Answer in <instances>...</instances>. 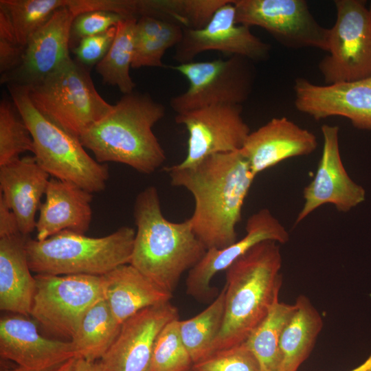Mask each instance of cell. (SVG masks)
Segmentation results:
<instances>
[{"instance_id": "d590c367", "label": "cell", "mask_w": 371, "mask_h": 371, "mask_svg": "<svg viewBox=\"0 0 371 371\" xmlns=\"http://www.w3.org/2000/svg\"><path fill=\"white\" fill-rule=\"evenodd\" d=\"M128 19L121 14L102 10L87 12L77 15L72 23L71 39L82 38L99 34Z\"/></svg>"}, {"instance_id": "e575fe53", "label": "cell", "mask_w": 371, "mask_h": 371, "mask_svg": "<svg viewBox=\"0 0 371 371\" xmlns=\"http://www.w3.org/2000/svg\"><path fill=\"white\" fill-rule=\"evenodd\" d=\"M193 371H261L260 363L245 342L217 350L194 363Z\"/></svg>"}, {"instance_id": "e0dca14e", "label": "cell", "mask_w": 371, "mask_h": 371, "mask_svg": "<svg viewBox=\"0 0 371 371\" xmlns=\"http://www.w3.org/2000/svg\"><path fill=\"white\" fill-rule=\"evenodd\" d=\"M179 318L170 302L144 308L125 320L100 361L109 371H149L155 341L164 326Z\"/></svg>"}, {"instance_id": "603a6c76", "label": "cell", "mask_w": 371, "mask_h": 371, "mask_svg": "<svg viewBox=\"0 0 371 371\" xmlns=\"http://www.w3.org/2000/svg\"><path fill=\"white\" fill-rule=\"evenodd\" d=\"M101 278L102 296L120 324L144 308L169 302L173 296L131 264L117 267Z\"/></svg>"}, {"instance_id": "b9f144b4", "label": "cell", "mask_w": 371, "mask_h": 371, "mask_svg": "<svg viewBox=\"0 0 371 371\" xmlns=\"http://www.w3.org/2000/svg\"><path fill=\"white\" fill-rule=\"evenodd\" d=\"M350 371H371V354L365 361Z\"/></svg>"}, {"instance_id": "1f68e13d", "label": "cell", "mask_w": 371, "mask_h": 371, "mask_svg": "<svg viewBox=\"0 0 371 371\" xmlns=\"http://www.w3.org/2000/svg\"><path fill=\"white\" fill-rule=\"evenodd\" d=\"M34 151L31 133L15 105L7 100L0 103V166Z\"/></svg>"}, {"instance_id": "484cf974", "label": "cell", "mask_w": 371, "mask_h": 371, "mask_svg": "<svg viewBox=\"0 0 371 371\" xmlns=\"http://www.w3.org/2000/svg\"><path fill=\"white\" fill-rule=\"evenodd\" d=\"M102 297L86 313L70 339L76 357L100 360L117 337L121 327Z\"/></svg>"}, {"instance_id": "277c9868", "label": "cell", "mask_w": 371, "mask_h": 371, "mask_svg": "<svg viewBox=\"0 0 371 371\" xmlns=\"http://www.w3.org/2000/svg\"><path fill=\"white\" fill-rule=\"evenodd\" d=\"M164 115L163 104L146 93L133 91L124 94L79 140L100 163H120L150 175L166 159L153 131Z\"/></svg>"}, {"instance_id": "9c48e42d", "label": "cell", "mask_w": 371, "mask_h": 371, "mask_svg": "<svg viewBox=\"0 0 371 371\" xmlns=\"http://www.w3.org/2000/svg\"><path fill=\"white\" fill-rule=\"evenodd\" d=\"M329 28L328 55L319 63L326 85L371 76V6L360 0H336Z\"/></svg>"}, {"instance_id": "d4e9b609", "label": "cell", "mask_w": 371, "mask_h": 371, "mask_svg": "<svg viewBox=\"0 0 371 371\" xmlns=\"http://www.w3.org/2000/svg\"><path fill=\"white\" fill-rule=\"evenodd\" d=\"M294 304L295 311L280 339L275 371H297L310 355L324 325L320 313L306 296H298Z\"/></svg>"}, {"instance_id": "7402d4cb", "label": "cell", "mask_w": 371, "mask_h": 371, "mask_svg": "<svg viewBox=\"0 0 371 371\" xmlns=\"http://www.w3.org/2000/svg\"><path fill=\"white\" fill-rule=\"evenodd\" d=\"M45 196L36 223V240H45L64 230L87 232L92 218V193L52 177Z\"/></svg>"}, {"instance_id": "52a82bcc", "label": "cell", "mask_w": 371, "mask_h": 371, "mask_svg": "<svg viewBox=\"0 0 371 371\" xmlns=\"http://www.w3.org/2000/svg\"><path fill=\"white\" fill-rule=\"evenodd\" d=\"M26 87L40 113L78 138L113 107L97 91L89 72L71 57L43 80Z\"/></svg>"}, {"instance_id": "2e32d148", "label": "cell", "mask_w": 371, "mask_h": 371, "mask_svg": "<svg viewBox=\"0 0 371 371\" xmlns=\"http://www.w3.org/2000/svg\"><path fill=\"white\" fill-rule=\"evenodd\" d=\"M293 89L299 111L316 120L341 116L358 129L371 130V76L325 85L299 78Z\"/></svg>"}, {"instance_id": "5b68a950", "label": "cell", "mask_w": 371, "mask_h": 371, "mask_svg": "<svg viewBox=\"0 0 371 371\" xmlns=\"http://www.w3.org/2000/svg\"><path fill=\"white\" fill-rule=\"evenodd\" d=\"M135 236L128 226L98 238L64 230L43 240L27 237L25 250L36 274L102 276L130 263Z\"/></svg>"}, {"instance_id": "ba28073f", "label": "cell", "mask_w": 371, "mask_h": 371, "mask_svg": "<svg viewBox=\"0 0 371 371\" xmlns=\"http://www.w3.org/2000/svg\"><path fill=\"white\" fill-rule=\"evenodd\" d=\"M250 60L232 56L226 60L190 62L172 69L188 81V89L170 100L181 114L215 105H241L249 97L254 75Z\"/></svg>"}, {"instance_id": "ac0fdd59", "label": "cell", "mask_w": 371, "mask_h": 371, "mask_svg": "<svg viewBox=\"0 0 371 371\" xmlns=\"http://www.w3.org/2000/svg\"><path fill=\"white\" fill-rule=\"evenodd\" d=\"M75 17L67 5L56 10L30 37L21 65L12 72L1 75V83L32 86L70 58L71 29Z\"/></svg>"}, {"instance_id": "836d02e7", "label": "cell", "mask_w": 371, "mask_h": 371, "mask_svg": "<svg viewBox=\"0 0 371 371\" xmlns=\"http://www.w3.org/2000/svg\"><path fill=\"white\" fill-rule=\"evenodd\" d=\"M183 32V27L168 21L159 33L146 40L135 42L131 67H163L162 58L164 54L168 49L177 46L182 38Z\"/></svg>"}, {"instance_id": "ffe728a7", "label": "cell", "mask_w": 371, "mask_h": 371, "mask_svg": "<svg viewBox=\"0 0 371 371\" xmlns=\"http://www.w3.org/2000/svg\"><path fill=\"white\" fill-rule=\"evenodd\" d=\"M317 146L313 133L282 117L251 132L240 151L256 177L284 160L313 153Z\"/></svg>"}, {"instance_id": "4fadbf2b", "label": "cell", "mask_w": 371, "mask_h": 371, "mask_svg": "<svg viewBox=\"0 0 371 371\" xmlns=\"http://www.w3.org/2000/svg\"><path fill=\"white\" fill-rule=\"evenodd\" d=\"M210 50L258 61L268 58L270 45L254 35L249 27L236 23L234 0H229L204 27L183 28L182 38L175 47L173 59L185 64Z\"/></svg>"}, {"instance_id": "30bf717a", "label": "cell", "mask_w": 371, "mask_h": 371, "mask_svg": "<svg viewBox=\"0 0 371 371\" xmlns=\"http://www.w3.org/2000/svg\"><path fill=\"white\" fill-rule=\"evenodd\" d=\"M30 315L47 330L71 338L101 297V276L36 274Z\"/></svg>"}, {"instance_id": "60d3db41", "label": "cell", "mask_w": 371, "mask_h": 371, "mask_svg": "<svg viewBox=\"0 0 371 371\" xmlns=\"http://www.w3.org/2000/svg\"><path fill=\"white\" fill-rule=\"evenodd\" d=\"M77 358H71L49 371H75Z\"/></svg>"}, {"instance_id": "f546056e", "label": "cell", "mask_w": 371, "mask_h": 371, "mask_svg": "<svg viewBox=\"0 0 371 371\" xmlns=\"http://www.w3.org/2000/svg\"><path fill=\"white\" fill-rule=\"evenodd\" d=\"M295 309V304L277 302L245 341L258 359L261 371L276 370L280 339Z\"/></svg>"}, {"instance_id": "5bb4252c", "label": "cell", "mask_w": 371, "mask_h": 371, "mask_svg": "<svg viewBox=\"0 0 371 371\" xmlns=\"http://www.w3.org/2000/svg\"><path fill=\"white\" fill-rule=\"evenodd\" d=\"M321 131L323 148L313 179L303 191L304 203L295 225L323 205L331 204L341 212H348L365 201L364 188L348 175L341 160L339 128L324 124Z\"/></svg>"}, {"instance_id": "d6986e66", "label": "cell", "mask_w": 371, "mask_h": 371, "mask_svg": "<svg viewBox=\"0 0 371 371\" xmlns=\"http://www.w3.org/2000/svg\"><path fill=\"white\" fill-rule=\"evenodd\" d=\"M22 316L1 318L2 358L14 361L23 371H49L76 358L70 341L44 337L34 322Z\"/></svg>"}, {"instance_id": "f1b7e54d", "label": "cell", "mask_w": 371, "mask_h": 371, "mask_svg": "<svg viewBox=\"0 0 371 371\" xmlns=\"http://www.w3.org/2000/svg\"><path fill=\"white\" fill-rule=\"evenodd\" d=\"M224 317L223 287L205 309L193 317L179 320L180 335L194 363L212 354V348L222 328Z\"/></svg>"}, {"instance_id": "8992f818", "label": "cell", "mask_w": 371, "mask_h": 371, "mask_svg": "<svg viewBox=\"0 0 371 371\" xmlns=\"http://www.w3.org/2000/svg\"><path fill=\"white\" fill-rule=\"evenodd\" d=\"M8 85L13 103L32 136L38 164L54 178L92 194L103 191L109 177L107 164L92 158L79 138L40 113L32 103L26 87Z\"/></svg>"}, {"instance_id": "83f0119b", "label": "cell", "mask_w": 371, "mask_h": 371, "mask_svg": "<svg viewBox=\"0 0 371 371\" xmlns=\"http://www.w3.org/2000/svg\"><path fill=\"white\" fill-rule=\"evenodd\" d=\"M229 0H136L138 17L150 16L183 28L204 27L215 12Z\"/></svg>"}, {"instance_id": "74e56055", "label": "cell", "mask_w": 371, "mask_h": 371, "mask_svg": "<svg viewBox=\"0 0 371 371\" xmlns=\"http://www.w3.org/2000/svg\"><path fill=\"white\" fill-rule=\"evenodd\" d=\"M25 47L16 41L0 38V72L5 75L15 70L21 63Z\"/></svg>"}, {"instance_id": "8d00e7d4", "label": "cell", "mask_w": 371, "mask_h": 371, "mask_svg": "<svg viewBox=\"0 0 371 371\" xmlns=\"http://www.w3.org/2000/svg\"><path fill=\"white\" fill-rule=\"evenodd\" d=\"M116 30L115 26L103 33L82 38L74 49L79 63L89 65L98 64L110 49Z\"/></svg>"}, {"instance_id": "d6a6232c", "label": "cell", "mask_w": 371, "mask_h": 371, "mask_svg": "<svg viewBox=\"0 0 371 371\" xmlns=\"http://www.w3.org/2000/svg\"><path fill=\"white\" fill-rule=\"evenodd\" d=\"M194 363L179 331V318L168 323L155 344L149 371H190Z\"/></svg>"}, {"instance_id": "7a4b0ae2", "label": "cell", "mask_w": 371, "mask_h": 371, "mask_svg": "<svg viewBox=\"0 0 371 371\" xmlns=\"http://www.w3.org/2000/svg\"><path fill=\"white\" fill-rule=\"evenodd\" d=\"M133 216L137 229L129 264L172 293L183 273L203 258L206 248L194 233L189 218L182 222L166 218L153 186L137 195Z\"/></svg>"}, {"instance_id": "3957f363", "label": "cell", "mask_w": 371, "mask_h": 371, "mask_svg": "<svg viewBox=\"0 0 371 371\" xmlns=\"http://www.w3.org/2000/svg\"><path fill=\"white\" fill-rule=\"evenodd\" d=\"M282 264L280 244L265 240L225 270V317L212 354L245 342L265 319L279 301Z\"/></svg>"}, {"instance_id": "4dcf8cb0", "label": "cell", "mask_w": 371, "mask_h": 371, "mask_svg": "<svg viewBox=\"0 0 371 371\" xmlns=\"http://www.w3.org/2000/svg\"><path fill=\"white\" fill-rule=\"evenodd\" d=\"M67 0H1L0 10L8 16L19 45L25 47L30 37Z\"/></svg>"}, {"instance_id": "8fae6325", "label": "cell", "mask_w": 371, "mask_h": 371, "mask_svg": "<svg viewBox=\"0 0 371 371\" xmlns=\"http://www.w3.org/2000/svg\"><path fill=\"white\" fill-rule=\"evenodd\" d=\"M234 5L238 24L260 27L286 47L328 51L329 29L304 0H234Z\"/></svg>"}, {"instance_id": "44dd1931", "label": "cell", "mask_w": 371, "mask_h": 371, "mask_svg": "<svg viewBox=\"0 0 371 371\" xmlns=\"http://www.w3.org/2000/svg\"><path fill=\"white\" fill-rule=\"evenodd\" d=\"M49 177L34 156L0 166V195L14 212L19 232L25 236L35 229L36 213Z\"/></svg>"}, {"instance_id": "4316f807", "label": "cell", "mask_w": 371, "mask_h": 371, "mask_svg": "<svg viewBox=\"0 0 371 371\" xmlns=\"http://www.w3.org/2000/svg\"><path fill=\"white\" fill-rule=\"evenodd\" d=\"M137 19L128 18L116 25L114 41L95 70L102 81L116 87L124 95L134 91L135 83L130 75L135 51V29Z\"/></svg>"}, {"instance_id": "6da1fadb", "label": "cell", "mask_w": 371, "mask_h": 371, "mask_svg": "<svg viewBox=\"0 0 371 371\" xmlns=\"http://www.w3.org/2000/svg\"><path fill=\"white\" fill-rule=\"evenodd\" d=\"M174 186L190 192L194 201L189 218L194 233L207 250L237 240L236 226L256 177L240 150L207 157L189 168H166Z\"/></svg>"}, {"instance_id": "7bdbcfd3", "label": "cell", "mask_w": 371, "mask_h": 371, "mask_svg": "<svg viewBox=\"0 0 371 371\" xmlns=\"http://www.w3.org/2000/svg\"><path fill=\"white\" fill-rule=\"evenodd\" d=\"M4 371H23V370L22 369H21L20 368L17 367L16 368L8 369V370H5Z\"/></svg>"}, {"instance_id": "cb8c5ba5", "label": "cell", "mask_w": 371, "mask_h": 371, "mask_svg": "<svg viewBox=\"0 0 371 371\" xmlns=\"http://www.w3.org/2000/svg\"><path fill=\"white\" fill-rule=\"evenodd\" d=\"M27 237L19 233L0 238V309L23 316L30 315L36 289L25 250Z\"/></svg>"}, {"instance_id": "9a60e30c", "label": "cell", "mask_w": 371, "mask_h": 371, "mask_svg": "<svg viewBox=\"0 0 371 371\" xmlns=\"http://www.w3.org/2000/svg\"><path fill=\"white\" fill-rule=\"evenodd\" d=\"M289 234L284 226L267 208H262L249 217L245 234L240 240L223 249L207 250L203 258L188 271L186 293L197 300L208 302L219 293L210 286L213 277L226 270L236 260L257 244L272 240L284 244Z\"/></svg>"}, {"instance_id": "ab89813d", "label": "cell", "mask_w": 371, "mask_h": 371, "mask_svg": "<svg viewBox=\"0 0 371 371\" xmlns=\"http://www.w3.org/2000/svg\"><path fill=\"white\" fill-rule=\"evenodd\" d=\"M75 371H109L100 361H89L82 358L76 359Z\"/></svg>"}, {"instance_id": "f35d334b", "label": "cell", "mask_w": 371, "mask_h": 371, "mask_svg": "<svg viewBox=\"0 0 371 371\" xmlns=\"http://www.w3.org/2000/svg\"><path fill=\"white\" fill-rule=\"evenodd\" d=\"M16 218L0 195V238L19 234Z\"/></svg>"}, {"instance_id": "7c38bea8", "label": "cell", "mask_w": 371, "mask_h": 371, "mask_svg": "<svg viewBox=\"0 0 371 371\" xmlns=\"http://www.w3.org/2000/svg\"><path fill=\"white\" fill-rule=\"evenodd\" d=\"M175 122L188 133L187 154L175 164L194 166L211 155L238 151L251 133L241 105H215L177 114Z\"/></svg>"}]
</instances>
